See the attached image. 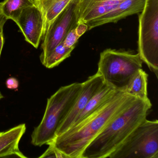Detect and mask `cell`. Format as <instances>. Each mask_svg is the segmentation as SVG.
<instances>
[{
	"mask_svg": "<svg viewBox=\"0 0 158 158\" xmlns=\"http://www.w3.org/2000/svg\"><path fill=\"white\" fill-rule=\"evenodd\" d=\"M137 98L117 91L106 103L87 118L56 136L49 144L66 158H81L84 150L102 130Z\"/></svg>",
	"mask_w": 158,
	"mask_h": 158,
	"instance_id": "1",
	"label": "cell"
},
{
	"mask_svg": "<svg viewBox=\"0 0 158 158\" xmlns=\"http://www.w3.org/2000/svg\"><path fill=\"white\" fill-rule=\"evenodd\" d=\"M150 100L139 98L114 117L85 148L81 158H109L132 132L147 119Z\"/></svg>",
	"mask_w": 158,
	"mask_h": 158,
	"instance_id": "2",
	"label": "cell"
},
{
	"mask_svg": "<svg viewBox=\"0 0 158 158\" xmlns=\"http://www.w3.org/2000/svg\"><path fill=\"white\" fill-rule=\"evenodd\" d=\"M82 88V83L61 87L48 99L41 122L31 135L35 146L48 145L56 137V132L75 103Z\"/></svg>",
	"mask_w": 158,
	"mask_h": 158,
	"instance_id": "3",
	"label": "cell"
},
{
	"mask_svg": "<svg viewBox=\"0 0 158 158\" xmlns=\"http://www.w3.org/2000/svg\"><path fill=\"white\" fill-rule=\"evenodd\" d=\"M143 61L138 53L109 48L102 51L98 63V73L104 83L117 91H125Z\"/></svg>",
	"mask_w": 158,
	"mask_h": 158,
	"instance_id": "4",
	"label": "cell"
},
{
	"mask_svg": "<svg viewBox=\"0 0 158 158\" xmlns=\"http://www.w3.org/2000/svg\"><path fill=\"white\" fill-rule=\"evenodd\" d=\"M138 53L158 76V0H146L139 15Z\"/></svg>",
	"mask_w": 158,
	"mask_h": 158,
	"instance_id": "5",
	"label": "cell"
},
{
	"mask_svg": "<svg viewBox=\"0 0 158 158\" xmlns=\"http://www.w3.org/2000/svg\"><path fill=\"white\" fill-rule=\"evenodd\" d=\"M109 158H158V121L145 119Z\"/></svg>",
	"mask_w": 158,
	"mask_h": 158,
	"instance_id": "6",
	"label": "cell"
},
{
	"mask_svg": "<svg viewBox=\"0 0 158 158\" xmlns=\"http://www.w3.org/2000/svg\"><path fill=\"white\" fill-rule=\"evenodd\" d=\"M77 1L74 0L71 2L55 18L49 27L43 37L41 45L42 52L40 57L41 63L54 48L63 41L74 23L76 22L74 10Z\"/></svg>",
	"mask_w": 158,
	"mask_h": 158,
	"instance_id": "7",
	"label": "cell"
},
{
	"mask_svg": "<svg viewBox=\"0 0 158 158\" xmlns=\"http://www.w3.org/2000/svg\"><path fill=\"white\" fill-rule=\"evenodd\" d=\"M105 85L102 76L97 72L82 83V88L70 112L59 127L56 137L65 132L73 124L75 119L83 110L90 99Z\"/></svg>",
	"mask_w": 158,
	"mask_h": 158,
	"instance_id": "8",
	"label": "cell"
},
{
	"mask_svg": "<svg viewBox=\"0 0 158 158\" xmlns=\"http://www.w3.org/2000/svg\"><path fill=\"white\" fill-rule=\"evenodd\" d=\"M14 22L26 41L38 48L42 38L43 27L42 14L38 8L35 5L26 8Z\"/></svg>",
	"mask_w": 158,
	"mask_h": 158,
	"instance_id": "9",
	"label": "cell"
},
{
	"mask_svg": "<svg viewBox=\"0 0 158 158\" xmlns=\"http://www.w3.org/2000/svg\"><path fill=\"white\" fill-rule=\"evenodd\" d=\"M124 0H77L74 13L77 23L83 22L90 26L110 12Z\"/></svg>",
	"mask_w": 158,
	"mask_h": 158,
	"instance_id": "10",
	"label": "cell"
},
{
	"mask_svg": "<svg viewBox=\"0 0 158 158\" xmlns=\"http://www.w3.org/2000/svg\"><path fill=\"white\" fill-rule=\"evenodd\" d=\"M146 0H124L117 7L94 22L89 28L110 23H116L130 15L140 13L144 9Z\"/></svg>",
	"mask_w": 158,
	"mask_h": 158,
	"instance_id": "11",
	"label": "cell"
},
{
	"mask_svg": "<svg viewBox=\"0 0 158 158\" xmlns=\"http://www.w3.org/2000/svg\"><path fill=\"white\" fill-rule=\"evenodd\" d=\"M26 129L25 124H21L0 133V158H27L20 151L19 146Z\"/></svg>",
	"mask_w": 158,
	"mask_h": 158,
	"instance_id": "12",
	"label": "cell"
},
{
	"mask_svg": "<svg viewBox=\"0 0 158 158\" xmlns=\"http://www.w3.org/2000/svg\"><path fill=\"white\" fill-rule=\"evenodd\" d=\"M43 17L42 39L50 25L59 15L74 0H34Z\"/></svg>",
	"mask_w": 158,
	"mask_h": 158,
	"instance_id": "13",
	"label": "cell"
},
{
	"mask_svg": "<svg viewBox=\"0 0 158 158\" xmlns=\"http://www.w3.org/2000/svg\"><path fill=\"white\" fill-rule=\"evenodd\" d=\"M117 91L105 84L103 87L90 99L83 110L77 116L70 127L76 125L95 112L110 100Z\"/></svg>",
	"mask_w": 158,
	"mask_h": 158,
	"instance_id": "14",
	"label": "cell"
},
{
	"mask_svg": "<svg viewBox=\"0 0 158 158\" xmlns=\"http://www.w3.org/2000/svg\"><path fill=\"white\" fill-rule=\"evenodd\" d=\"M148 74L142 69H139L127 86L125 92L142 100H149L148 97Z\"/></svg>",
	"mask_w": 158,
	"mask_h": 158,
	"instance_id": "15",
	"label": "cell"
},
{
	"mask_svg": "<svg viewBox=\"0 0 158 158\" xmlns=\"http://www.w3.org/2000/svg\"><path fill=\"white\" fill-rule=\"evenodd\" d=\"M35 5L34 0H4L1 2V10L8 20L15 21L23 10Z\"/></svg>",
	"mask_w": 158,
	"mask_h": 158,
	"instance_id": "16",
	"label": "cell"
},
{
	"mask_svg": "<svg viewBox=\"0 0 158 158\" xmlns=\"http://www.w3.org/2000/svg\"><path fill=\"white\" fill-rule=\"evenodd\" d=\"M73 50L66 47L63 41H62L54 48L42 64L48 69L56 67L65 59L69 58Z\"/></svg>",
	"mask_w": 158,
	"mask_h": 158,
	"instance_id": "17",
	"label": "cell"
},
{
	"mask_svg": "<svg viewBox=\"0 0 158 158\" xmlns=\"http://www.w3.org/2000/svg\"><path fill=\"white\" fill-rule=\"evenodd\" d=\"M77 24V23L76 22L74 23L63 40L64 44L67 48L74 49L79 39V38L77 36L75 32Z\"/></svg>",
	"mask_w": 158,
	"mask_h": 158,
	"instance_id": "18",
	"label": "cell"
},
{
	"mask_svg": "<svg viewBox=\"0 0 158 158\" xmlns=\"http://www.w3.org/2000/svg\"><path fill=\"white\" fill-rule=\"evenodd\" d=\"M49 147L46 151L40 156L39 158H66L62 152L58 150L51 144H48Z\"/></svg>",
	"mask_w": 158,
	"mask_h": 158,
	"instance_id": "19",
	"label": "cell"
},
{
	"mask_svg": "<svg viewBox=\"0 0 158 158\" xmlns=\"http://www.w3.org/2000/svg\"><path fill=\"white\" fill-rule=\"evenodd\" d=\"M8 19L2 14L0 8V57L3 48L4 43V36H3V27L5 23Z\"/></svg>",
	"mask_w": 158,
	"mask_h": 158,
	"instance_id": "20",
	"label": "cell"
},
{
	"mask_svg": "<svg viewBox=\"0 0 158 158\" xmlns=\"http://www.w3.org/2000/svg\"><path fill=\"white\" fill-rule=\"evenodd\" d=\"M88 30V26L86 24L83 22L77 23L75 27V32L78 37L82 36Z\"/></svg>",
	"mask_w": 158,
	"mask_h": 158,
	"instance_id": "21",
	"label": "cell"
},
{
	"mask_svg": "<svg viewBox=\"0 0 158 158\" xmlns=\"http://www.w3.org/2000/svg\"><path fill=\"white\" fill-rule=\"evenodd\" d=\"M7 88L10 89H15L19 87V81L15 77H10L6 82Z\"/></svg>",
	"mask_w": 158,
	"mask_h": 158,
	"instance_id": "22",
	"label": "cell"
},
{
	"mask_svg": "<svg viewBox=\"0 0 158 158\" xmlns=\"http://www.w3.org/2000/svg\"><path fill=\"white\" fill-rule=\"evenodd\" d=\"M4 98L3 95H2V93L0 91V101L3 98Z\"/></svg>",
	"mask_w": 158,
	"mask_h": 158,
	"instance_id": "23",
	"label": "cell"
},
{
	"mask_svg": "<svg viewBox=\"0 0 158 158\" xmlns=\"http://www.w3.org/2000/svg\"><path fill=\"white\" fill-rule=\"evenodd\" d=\"M0 8H1V2H0Z\"/></svg>",
	"mask_w": 158,
	"mask_h": 158,
	"instance_id": "24",
	"label": "cell"
}]
</instances>
